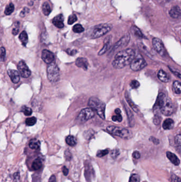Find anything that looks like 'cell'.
I'll return each mask as SVG.
<instances>
[{
	"label": "cell",
	"mask_w": 181,
	"mask_h": 182,
	"mask_svg": "<svg viewBox=\"0 0 181 182\" xmlns=\"http://www.w3.org/2000/svg\"><path fill=\"white\" fill-rule=\"evenodd\" d=\"M155 114L160 111L165 116H171L175 111V107L173 102L169 97H167L164 93L159 94L154 107Z\"/></svg>",
	"instance_id": "cell-1"
},
{
	"label": "cell",
	"mask_w": 181,
	"mask_h": 182,
	"mask_svg": "<svg viewBox=\"0 0 181 182\" xmlns=\"http://www.w3.org/2000/svg\"><path fill=\"white\" fill-rule=\"evenodd\" d=\"M135 52L132 49H126L118 52L116 54L112 62L113 67L120 69L130 65L135 59Z\"/></svg>",
	"instance_id": "cell-2"
},
{
	"label": "cell",
	"mask_w": 181,
	"mask_h": 182,
	"mask_svg": "<svg viewBox=\"0 0 181 182\" xmlns=\"http://www.w3.org/2000/svg\"><path fill=\"white\" fill-rule=\"evenodd\" d=\"M88 105L102 119H105V103L96 97L92 96L89 100Z\"/></svg>",
	"instance_id": "cell-3"
},
{
	"label": "cell",
	"mask_w": 181,
	"mask_h": 182,
	"mask_svg": "<svg viewBox=\"0 0 181 182\" xmlns=\"http://www.w3.org/2000/svg\"><path fill=\"white\" fill-rule=\"evenodd\" d=\"M106 129L110 133L124 139L130 138L132 136V133L128 129L123 127L110 126H108Z\"/></svg>",
	"instance_id": "cell-4"
},
{
	"label": "cell",
	"mask_w": 181,
	"mask_h": 182,
	"mask_svg": "<svg viewBox=\"0 0 181 182\" xmlns=\"http://www.w3.org/2000/svg\"><path fill=\"white\" fill-rule=\"evenodd\" d=\"M47 75L48 79L51 83H56L59 81L60 69L56 64L54 62L49 64L47 68Z\"/></svg>",
	"instance_id": "cell-5"
},
{
	"label": "cell",
	"mask_w": 181,
	"mask_h": 182,
	"mask_svg": "<svg viewBox=\"0 0 181 182\" xmlns=\"http://www.w3.org/2000/svg\"><path fill=\"white\" fill-rule=\"evenodd\" d=\"M112 29V26L107 23H103L96 26L91 35V38H97L105 35Z\"/></svg>",
	"instance_id": "cell-6"
},
{
	"label": "cell",
	"mask_w": 181,
	"mask_h": 182,
	"mask_svg": "<svg viewBox=\"0 0 181 182\" xmlns=\"http://www.w3.org/2000/svg\"><path fill=\"white\" fill-rule=\"evenodd\" d=\"M147 65L145 60L141 57V55H138L135 57V59L130 64V68L133 71L137 72L141 70L146 67Z\"/></svg>",
	"instance_id": "cell-7"
},
{
	"label": "cell",
	"mask_w": 181,
	"mask_h": 182,
	"mask_svg": "<svg viewBox=\"0 0 181 182\" xmlns=\"http://www.w3.org/2000/svg\"><path fill=\"white\" fill-rule=\"evenodd\" d=\"M95 116V112L91 108H85L80 111L77 117V121L84 123Z\"/></svg>",
	"instance_id": "cell-8"
},
{
	"label": "cell",
	"mask_w": 181,
	"mask_h": 182,
	"mask_svg": "<svg viewBox=\"0 0 181 182\" xmlns=\"http://www.w3.org/2000/svg\"><path fill=\"white\" fill-rule=\"evenodd\" d=\"M152 45L154 49L161 56L165 57L166 55V51L162 41L159 38H154L152 40Z\"/></svg>",
	"instance_id": "cell-9"
},
{
	"label": "cell",
	"mask_w": 181,
	"mask_h": 182,
	"mask_svg": "<svg viewBox=\"0 0 181 182\" xmlns=\"http://www.w3.org/2000/svg\"><path fill=\"white\" fill-rule=\"evenodd\" d=\"M18 69L20 74L23 78H28L31 75V71L23 61H20L18 65Z\"/></svg>",
	"instance_id": "cell-10"
},
{
	"label": "cell",
	"mask_w": 181,
	"mask_h": 182,
	"mask_svg": "<svg viewBox=\"0 0 181 182\" xmlns=\"http://www.w3.org/2000/svg\"><path fill=\"white\" fill-rule=\"evenodd\" d=\"M42 59L45 63L50 64L54 60L55 57L54 54L51 51L47 50H44L42 53Z\"/></svg>",
	"instance_id": "cell-11"
},
{
	"label": "cell",
	"mask_w": 181,
	"mask_h": 182,
	"mask_svg": "<svg viewBox=\"0 0 181 182\" xmlns=\"http://www.w3.org/2000/svg\"><path fill=\"white\" fill-rule=\"evenodd\" d=\"M130 40V36L129 35V34H127L125 35L115 44L113 50H115L120 47H122L126 46V45L128 44Z\"/></svg>",
	"instance_id": "cell-12"
},
{
	"label": "cell",
	"mask_w": 181,
	"mask_h": 182,
	"mask_svg": "<svg viewBox=\"0 0 181 182\" xmlns=\"http://www.w3.org/2000/svg\"><path fill=\"white\" fill-rule=\"evenodd\" d=\"M64 16L62 14L57 15L53 18L52 20L53 25L59 28H62L64 26Z\"/></svg>",
	"instance_id": "cell-13"
},
{
	"label": "cell",
	"mask_w": 181,
	"mask_h": 182,
	"mask_svg": "<svg viewBox=\"0 0 181 182\" xmlns=\"http://www.w3.org/2000/svg\"><path fill=\"white\" fill-rule=\"evenodd\" d=\"M8 74L9 76L10 77L11 80L13 83L16 84L20 81V74L19 72L17 70L13 69H9L8 70Z\"/></svg>",
	"instance_id": "cell-14"
},
{
	"label": "cell",
	"mask_w": 181,
	"mask_h": 182,
	"mask_svg": "<svg viewBox=\"0 0 181 182\" xmlns=\"http://www.w3.org/2000/svg\"><path fill=\"white\" fill-rule=\"evenodd\" d=\"M76 66L82 68L84 70H87L89 64L88 60L84 58H79L76 61Z\"/></svg>",
	"instance_id": "cell-15"
},
{
	"label": "cell",
	"mask_w": 181,
	"mask_h": 182,
	"mask_svg": "<svg viewBox=\"0 0 181 182\" xmlns=\"http://www.w3.org/2000/svg\"><path fill=\"white\" fill-rule=\"evenodd\" d=\"M166 156L171 163L174 164V165L179 166L180 164L179 159L174 153L168 151L166 152Z\"/></svg>",
	"instance_id": "cell-16"
},
{
	"label": "cell",
	"mask_w": 181,
	"mask_h": 182,
	"mask_svg": "<svg viewBox=\"0 0 181 182\" xmlns=\"http://www.w3.org/2000/svg\"><path fill=\"white\" fill-rule=\"evenodd\" d=\"M169 14L172 18L176 19L181 16V10L179 6H173V8L171 9V10L169 11Z\"/></svg>",
	"instance_id": "cell-17"
},
{
	"label": "cell",
	"mask_w": 181,
	"mask_h": 182,
	"mask_svg": "<svg viewBox=\"0 0 181 182\" xmlns=\"http://www.w3.org/2000/svg\"><path fill=\"white\" fill-rule=\"evenodd\" d=\"M157 77L160 81L164 83H167L169 81V77L168 76V75L164 70H159L158 72Z\"/></svg>",
	"instance_id": "cell-18"
},
{
	"label": "cell",
	"mask_w": 181,
	"mask_h": 182,
	"mask_svg": "<svg viewBox=\"0 0 181 182\" xmlns=\"http://www.w3.org/2000/svg\"><path fill=\"white\" fill-rule=\"evenodd\" d=\"M174 126V121L173 119L171 118L166 119L162 124V128L165 130H170L173 129Z\"/></svg>",
	"instance_id": "cell-19"
},
{
	"label": "cell",
	"mask_w": 181,
	"mask_h": 182,
	"mask_svg": "<svg viewBox=\"0 0 181 182\" xmlns=\"http://www.w3.org/2000/svg\"><path fill=\"white\" fill-rule=\"evenodd\" d=\"M110 37V36H108L106 38L103 47L101 49V51H99L98 55H103L105 53L106 51H108V49H110V47H111V39Z\"/></svg>",
	"instance_id": "cell-20"
},
{
	"label": "cell",
	"mask_w": 181,
	"mask_h": 182,
	"mask_svg": "<svg viewBox=\"0 0 181 182\" xmlns=\"http://www.w3.org/2000/svg\"><path fill=\"white\" fill-rule=\"evenodd\" d=\"M30 148L33 150H38L40 146V142L39 140L36 138H33L30 141L29 143Z\"/></svg>",
	"instance_id": "cell-21"
},
{
	"label": "cell",
	"mask_w": 181,
	"mask_h": 182,
	"mask_svg": "<svg viewBox=\"0 0 181 182\" xmlns=\"http://www.w3.org/2000/svg\"><path fill=\"white\" fill-rule=\"evenodd\" d=\"M32 168L35 170H40L42 167V161L40 158L35 159L32 163Z\"/></svg>",
	"instance_id": "cell-22"
},
{
	"label": "cell",
	"mask_w": 181,
	"mask_h": 182,
	"mask_svg": "<svg viewBox=\"0 0 181 182\" xmlns=\"http://www.w3.org/2000/svg\"><path fill=\"white\" fill-rule=\"evenodd\" d=\"M65 141L67 143L71 146H74L77 143V141L76 138L72 135L67 136L65 139Z\"/></svg>",
	"instance_id": "cell-23"
},
{
	"label": "cell",
	"mask_w": 181,
	"mask_h": 182,
	"mask_svg": "<svg viewBox=\"0 0 181 182\" xmlns=\"http://www.w3.org/2000/svg\"><path fill=\"white\" fill-rule=\"evenodd\" d=\"M19 38L23 45L26 46L27 44L28 41V36L27 33L25 31L21 32V34H20V35H19Z\"/></svg>",
	"instance_id": "cell-24"
},
{
	"label": "cell",
	"mask_w": 181,
	"mask_h": 182,
	"mask_svg": "<svg viewBox=\"0 0 181 182\" xmlns=\"http://www.w3.org/2000/svg\"><path fill=\"white\" fill-rule=\"evenodd\" d=\"M131 32L133 34L135 35V36L138 37H140V38H143L145 36L143 35V34L142 33L141 30H140L139 28L135 26H132L131 28Z\"/></svg>",
	"instance_id": "cell-25"
},
{
	"label": "cell",
	"mask_w": 181,
	"mask_h": 182,
	"mask_svg": "<svg viewBox=\"0 0 181 182\" xmlns=\"http://www.w3.org/2000/svg\"><path fill=\"white\" fill-rule=\"evenodd\" d=\"M42 11L43 13H44V15L46 16H49L51 12V8L48 2H45L43 4Z\"/></svg>",
	"instance_id": "cell-26"
},
{
	"label": "cell",
	"mask_w": 181,
	"mask_h": 182,
	"mask_svg": "<svg viewBox=\"0 0 181 182\" xmlns=\"http://www.w3.org/2000/svg\"><path fill=\"white\" fill-rule=\"evenodd\" d=\"M173 89L176 94L181 93V83L179 81H175L173 84Z\"/></svg>",
	"instance_id": "cell-27"
},
{
	"label": "cell",
	"mask_w": 181,
	"mask_h": 182,
	"mask_svg": "<svg viewBox=\"0 0 181 182\" xmlns=\"http://www.w3.org/2000/svg\"><path fill=\"white\" fill-rule=\"evenodd\" d=\"M125 98H126V101L128 102V104L130 106L131 108L132 109V110L135 112H136V113H138L139 112V108H138L137 106L131 100L130 98L128 97V96L127 95H126V96H125Z\"/></svg>",
	"instance_id": "cell-28"
},
{
	"label": "cell",
	"mask_w": 181,
	"mask_h": 182,
	"mask_svg": "<svg viewBox=\"0 0 181 182\" xmlns=\"http://www.w3.org/2000/svg\"><path fill=\"white\" fill-rule=\"evenodd\" d=\"M14 10H15L14 5L12 3H10L6 6L5 10L4 11V13L6 15H10L14 11Z\"/></svg>",
	"instance_id": "cell-29"
},
{
	"label": "cell",
	"mask_w": 181,
	"mask_h": 182,
	"mask_svg": "<svg viewBox=\"0 0 181 182\" xmlns=\"http://www.w3.org/2000/svg\"><path fill=\"white\" fill-rule=\"evenodd\" d=\"M72 30H73V31L76 33H81L84 32V28L83 27V26L79 23L76 24L74 26Z\"/></svg>",
	"instance_id": "cell-30"
},
{
	"label": "cell",
	"mask_w": 181,
	"mask_h": 182,
	"mask_svg": "<svg viewBox=\"0 0 181 182\" xmlns=\"http://www.w3.org/2000/svg\"><path fill=\"white\" fill-rule=\"evenodd\" d=\"M175 143L177 149L181 152V134H178L175 136Z\"/></svg>",
	"instance_id": "cell-31"
},
{
	"label": "cell",
	"mask_w": 181,
	"mask_h": 182,
	"mask_svg": "<svg viewBox=\"0 0 181 182\" xmlns=\"http://www.w3.org/2000/svg\"><path fill=\"white\" fill-rule=\"evenodd\" d=\"M21 111L23 112V114L27 116H29L32 113V110L31 108L27 107L26 106H23L21 108Z\"/></svg>",
	"instance_id": "cell-32"
},
{
	"label": "cell",
	"mask_w": 181,
	"mask_h": 182,
	"mask_svg": "<svg viewBox=\"0 0 181 182\" xmlns=\"http://www.w3.org/2000/svg\"><path fill=\"white\" fill-rule=\"evenodd\" d=\"M124 106L125 110H126V114H128L129 121H130V123H131V122H132L134 120L133 114L132 112H131V111L128 109V107L126 106V104H124Z\"/></svg>",
	"instance_id": "cell-33"
},
{
	"label": "cell",
	"mask_w": 181,
	"mask_h": 182,
	"mask_svg": "<svg viewBox=\"0 0 181 182\" xmlns=\"http://www.w3.org/2000/svg\"><path fill=\"white\" fill-rule=\"evenodd\" d=\"M37 121V119L35 117H31V118H28L26 120V124L27 126H32L35 125Z\"/></svg>",
	"instance_id": "cell-34"
},
{
	"label": "cell",
	"mask_w": 181,
	"mask_h": 182,
	"mask_svg": "<svg viewBox=\"0 0 181 182\" xmlns=\"http://www.w3.org/2000/svg\"><path fill=\"white\" fill-rule=\"evenodd\" d=\"M77 17L76 16V15L72 14L69 17L68 20H67V23L69 25H72L73 23H74L77 20Z\"/></svg>",
	"instance_id": "cell-35"
},
{
	"label": "cell",
	"mask_w": 181,
	"mask_h": 182,
	"mask_svg": "<svg viewBox=\"0 0 181 182\" xmlns=\"http://www.w3.org/2000/svg\"><path fill=\"white\" fill-rule=\"evenodd\" d=\"M120 154V150L118 149H114L111 151V156L112 157V158L113 159H116L117 157H118V156Z\"/></svg>",
	"instance_id": "cell-36"
},
{
	"label": "cell",
	"mask_w": 181,
	"mask_h": 182,
	"mask_svg": "<svg viewBox=\"0 0 181 182\" xmlns=\"http://www.w3.org/2000/svg\"><path fill=\"white\" fill-rule=\"evenodd\" d=\"M109 153V150L108 149H105V150H99L97 152V157H103L105 156L106 155H108V153Z\"/></svg>",
	"instance_id": "cell-37"
},
{
	"label": "cell",
	"mask_w": 181,
	"mask_h": 182,
	"mask_svg": "<svg viewBox=\"0 0 181 182\" xmlns=\"http://www.w3.org/2000/svg\"><path fill=\"white\" fill-rule=\"evenodd\" d=\"M129 182H140V177L138 174H133L131 176Z\"/></svg>",
	"instance_id": "cell-38"
},
{
	"label": "cell",
	"mask_w": 181,
	"mask_h": 182,
	"mask_svg": "<svg viewBox=\"0 0 181 182\" xmlns=\"http://www.w3.org/2000/svg\"><path fill=\"white\" fill-rule=\"evenodd\" d=\"M6 55V51L4 47H1V61L3 62L5 61Z\"/></svg>",
	"instance_id": "cell-39"
},
{
	"label": "cell",
	"mask_w": 181,
	"mask_h": 182,
	"mask_svg": "<svg viewBox=\"0 0 181 182\" xmlns=\"http://www.w3.org/2000/svg\"><path fill=\"white\" fill-rule=\"evenodd\" d=\"M131 87H132V89H137L140 86V83H139L138 81L137 80H133V81L131 82L130 84Z\"/></svg>",
	"instance_id": "cell-40"
},
{
	"label": "cell",
	"mask_w": 181,
	"mask_h": 182,
	"mask_svg": "<svg viewBox=\"0 0 181 182\" xmlns=\"http://www.w3.org/2000/svg\"><path fill=\"white\" fill-rule=\"evenodd\" d=\"M112 119L114 121L121 122L122 121V117L121 114H116V115L112 117Z\"/></svg>",
	"instance_id": "cell-41"
},
{
	"label": "cell",
	"mask_w": 181,
	"mask_h": 182,
	"mask_svg": "<svg viewBox=\"0 0 181 182\" xmlns=\"http://www.w3.org/2000/svg\"><path fill=\"white\" fill-rule=\"evenodd\" d=\"M170 180L171 182H181V178L175 175V174H172L171 175Z\"/></svg>",
	"instance_id": "cell-42"
},
{
	"label": "cell",
	"mask_w": 181,
	"mask_h": 182,
	"mask_svg": "<svg viewBox=\"0 0 181 182\" xmlns=\"http://www.w3.org/2000/svg\"><path fill=\"white\" fill-rule=\"evenodd\" d=\"M29 9L28 8H24L22 9V10L21 11V12L20 13V16L21 17H25L26 15H27L28 13L29 12Z\"/></svg>",
	"instance_id": "cell-43"
},
{
	"label": "cell",
	"mask_w": 181,
	"mask_h": 182,
	"mask_svg": "<svg viewBox=\"0 0 181 182\" xmlns=\"http://www.w3.org/2000/svg\"><path fill=\"white\" fill-rule=\"evenodd\" d=\"M132 157L135 159H138L140 158V153L139 151H134L132 154Z\"/></svg>",
	"instance_id": "cell-44"
},
{
	"label": "cell",
	"mask_w": 181,
	"mask_h": 182,
	"mask_svg": "<svg viewBox=\"0 0 181 182\" xmlns=\"http://www.w3.org/2000/svg\"><path fill=\"white\" fill-rule=\"evenodd\" d=\"M149 140L150 141H152L154 144H156V145H158L159 143V141L157 138H154V137H150L149 138Z\"/></svg>",
	"instance_id": "cell-45"
},
{
	"label": "cell",
	"mask_w": 181,
	"mask_h": 182,
	"mask_svg": "<svg viewBox=\"0 0 181 182\" xmlns=\"http://www.w3.org/2000/svg\"><path fill=\"white\" fill-rule=\"evenodd\" d=\"M169 69H170L171 72H173L174 74L175 75V76H176L179 79H181V74L179 72H177V71H176V70H173V69L171 68V67H169Z\"/></svg>",
	"instance_id": "cell-46"
},
{
	"label": "cell",
	"mask_w": 181,
	"mask_h": 182,
	"mask_svg": "<svg viewBox=\"0 0 181 182\" xmlns=\"http://www.w3.org/2000/svg\"><path fill=\"white\" fill-rule=\"evenodd\" d=\"M77 51H76V50H70V49H67V52L68 54L70 55H74L76 54Z\"/></svg>",
	"instance_id": "cell-47"
},
{
	"label": "cell",
	"mask_w": 181,
	"mask_h": 182,
	"mask_svg": "<svg viewBox=\"0 0 181 182\" xmlns=\"http://www.w3.org/2000/svg\"><path fill=\"white\" fill-rule=\"evenodd\" d=\"M69 155H71L69 150H66L65 152V157L67 160H70L71 159V156H69Z\"/></svg>",
	"instance_id": "cell-48"
},
{
	"label": "cell",
	"mask_w": 181,
	"mask_h": 182,
	"mask_svg": "<svg viewBox=\"0 0 181 182\" xmlns=\"http://www.w3.org/2000/svg\"><path fill=\"white\" fill-rule=\"evenodd\" d=\"M159 117H160V116H157V115H156V116L155 117V118H154V123L155 124L158 125V124H159L160 123Z\"/></svg>",
	"instance_id": "cell-49"
},
{
	"label": "cell",
	"mask_w": 181,
	"mask_h": 182,
	"mask_svg": "<svg viewBox=\"0 0 181 182\" xmlns=\"http://www.w3.org/2000/svg\"><path fill=\"white\" fill-rule=\"evenodd\" d=\"M62 172L65 176H67L69 173V170L65 166H63L62 168Z\"/></svg>",
	"instance_id": "cell-50"
},
{
	"label": "cell",
	"mask_w": 181,
	"mask_h": 182,
	"mask_svg": "<svg viewBox=\"0 0 181 182\" xmlns=\"http://www.w3.org/2000/svg\"><path fill=\"white\" fill-rule=\"evenodd\" d=\"M19 32V28L16 27L15 28H13L12 31V33L13 35H16L18 34Z\"/></svg>",
	"instance_id": "cell-51"
},
{
	"label": "cell",
	"mask_w": 181,
	"mask_h": 182,
	"mask_svg": "<svg viewBox=\"0 0 181 182\" xmlns=\"http://www.w3.org/2000/svg\"><path fill=\"white\" fill-rule=\"evenodd\" d=\"M49 182H56V179L54 175H52L51 176L50 180H49Z\"/></svg>",
	"instance_id": "cell-52"
},
{
	"label": "cell",
	"mask_w": 181,
	"mask_h": 182,
	"mask_svg": "<svg viewBox=\"0 0 181 182\" xmlns=\"http://www.w3.org/2000/svg\"><path fill=\"white\" fill-rule=\"evenodd\" d=\"M115 114H121V110L120 109H116L115 110Z\"/></svg>",
	"instance_id": "cell-53"
},
{
	"label": "cell",
	"mask_w": 181,
	"mask_h": 182,
	"mask_svg": "<svg viewBox=\"0 0 181 182\" xmlns=\"http://www.w3.org/2000/svg\"><path fill=\"white\" fill-rule=\"evenodd\" d=\"M165 1H169L170 0H165Z\"/></svg>",
	"instance_id": "cell-54"
}]
</instances>
